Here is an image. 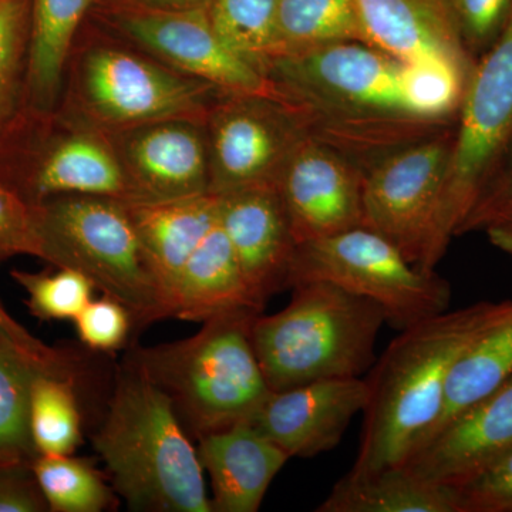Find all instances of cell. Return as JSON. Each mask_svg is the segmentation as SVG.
<instances>
[{
	"label": "cell",
	"mask_w": 512,
	"mask_h": 512,
	"mask_svg": "<svg viewBox=\"0 0 512 512\" xmlns=\"http://www.w3.org/2000/svg\"><path fill=\"white\" fill-rule=\"evenodd\" d=\"M451 6L468 55H484L507 25L512 0H451Z\"/></svg>",
	"instance_id": "cell-34"
},
{
	"label": "cell",
	"mask_w": 512,
	"mask_h": 512,
	"mask_svg": "<svg viewBox=\"0 0 512 512\" xmlns=\"http://www.w3.org/2000/svg\"><path fill=\"white\" fill-rule=\"evenodd\" d=\"M510 302L474 303L400 330L367 379L370 399L350 474L365 476L406 463L439 420L454 360Z\"/></svg>",
	"instance_id": "cell-2"
},
{
	"label": "cell",
	"mask_w": 512,
	"mask_h": 512,
	"mask_svg": "<svg viewBox=\"0 0 512 512\" xmlns=\"http://www.w3.org/2000/svg\"><path fill=\"white\" fill-rule=\"evenodd\" d=\"M360 42L403 63L444 60L473 70L451 0H356Z\"/></svg>",
	"instance_id": "cell-18"
},
{
	"label": "cell",
	"mask_w": 512,
	"mask_h": 512,
	"mask_svg": "<svg viewBox=\"0 0 512 512\" xmlns=\"http://www.w3.org/2000/svg\"><path fill=\"white\" fill-rule=\"evenodd\" d=\"M29 429L39 456H70L82 440L73 379L37 373L30 390Z\"/></svg>",
	"instance_id": "cell-27"
},
{
	"label": "cell",
	"mask_w": 512,
	"mask_h": 512,
	"mask_svg": "<svg viewBox=\"0 0 512 512\" xmlns=\"http://www.w3.org/2000/svg\"><path fill=\"white\" fill-rule=\"evenodd\" d=\"M33 476L49 510L100 512L113 503L110 488L87 461L70 456H39Z\"/></svg>",
	"instance_id": "cell-30"
},
{
	"label": "cell",
	"mask_w": 512,
	"mask_h": 512,
	"mask_svg": "<svg viewBox=\"0 0 512 512\" xmlns=\"http://www.w3.org/2000/svg\"><path fill=\"white\" fill-rule=\"evenodd\" d=\"M13 279L28 292L30 311L43 320L74 319L92 301L96 286L72 268H59L55 274L12 272Z\"/></svg>",
	"instance_id": "cell-32"
},
{
	"label": "cell",
	"mask_w": 512,
	"mask_h": 512,
	"mask_svg": "<svg viewBox=\"0 0 512 512\" xmlns=\"http://www.w3.org/2000/svg\"><path fill=\"white\" fill-rule=\"evenodd\" d=\"M94 447L131 510L212 512L198 451L173 402L124 365Z\"/></svg>",
	"instance_id": "cell-3"
},
{
	"label": "cell",
	"mask_w": 512,
	"mask_h": 512,
	"mask_svg": "<svg viewBox=\"0 0 512 512\" xmlns=\"http://www.w3.org/2000/svg\"><path fill=\"white\" fill-rule=\"evenodd\" d=\"M362 185L363 171L345 154L306 138L276 185L295 244L362 227Z\"/></svg>",
	"instance_id": "cell-13"
},
{
	"label": "cell",
	"mask_w": 512,
	"mask_h": 512,
	"mask_svg": "<svg viewBox=\"0 0 512 512\" xmlns=\"http://www.w3.org/2000/svg\"><path fill=\"white\" fill-rule=\"evenodd\" d=\"M0 340L39 372L74 379L72 357L40 342L0 306Z\"/></svg>",
	"instance_id": "cell-37"
},
{
	"label": "cell",
	"mask_w": 512,
	"mask_h": 512,
	"mask_svg": "<svg viewBox=\"0 0 512 512\" xmlns=\"http://www.w3.org/2000/svg\"><path fill=\"white\" fill-rule=\"evenodd\" d=\"M343 42H360L356 0H278L274 59Z\"/></svg>",
	"instance_id": "cell-26"
},
{
	"label": "cell",
	"mask_w": 512,
	"mask_h": 512,
	"mask_svg": "<svg viewBox=\"0 0 512 512\" xmlns=\"http://www.w3.org/2000/svg\"><path fill=\"white\" fill-rule=\"evenodd\" d=\"M369 399L367 379L316 380L271 392L249 423L289 458H312L339 446Z\"/></svg>",
	"instance_id": "cell-14"
},
{
	"label": "cell",
	"mask_w": 512,
	"mask_h": 512,
	"mask_svg": "<svg viewBox=\"0 0 512 512\" xmlns=\"http://www.w3.org/2000/svg\"><path fill=\"white\" fill-rule=\"evenodd\" d=\"M214 93L224 92L119 47H93L80 64V101L100 126L127 130L165 120L204 124Z\"/></svg>",
	"instance_id": "cell-9"
},
{
	"label": "cell",
	"mask_w": 512,
	"mask_h": 512,
	"mask_svg": "<svg viewBox=\"0 0 512 512\" xmlns=\"http://www.w3.org/2000/svg\"><path fill=\"white\" fill-rule=\"evenodd\" d=\"M218 221L252 299L264 311L268 299L286 289L296 248L278 188L255 187L220 195Z\"/></svg>",
	"instance_id": "cell-16"
},
{
	"label": "cell",
	"mask_w": 512,
	"mask_h": 512,
	"mask_svg": "<svg viewBox=\"0 0 512 512\" xmlns=\"http://www.w3.org/2000/svg\"><path fill=\"white\" fill-rule=\"evenodd\" d=\"M136 6L156 10L208 9L211 0H136Z\"/></svg>",
	"instance_id": "cell-41"
},
{
	"label": "cell",
	"mask_w": 512,
	"mask_h": 512,
	"mask_svg": "<svg viewBox=\"0 0 512 512\" xmlns=\"http://www.w3.org/2000/svg\"><path fill=\"white\" fill-rule=\"evenodd\" d=\"M457 493L461 512H512V450Z\"/></svg>",
	"instance_id": "cell-36"
},
{
	"label": "cell",
	"mask_w": 512,
	"mask_h": 512,
	"mask_svg": "<svg viewBox=\"0 0 512 512\" xmlns=\"http://www.w3.org/2000/svg\"><path fill=\"white\" fill-rule=\"evenodd\" d=\"M318 512H461L457 488L429 483L402 466L377 473L346 474Z\"/></svg>",
	"instance_id": "cell-23"
},
{
	"label": "cell",
	"mask_w": 512,
	"mask_h": 512,
	"mask_svg": "<svg viewBox=\"0 0 512 512\" xmlns=\"http://www.w3.org/2000/svg\"><path fill=\"white\" fill-rule=\"evenodd\" d=\"M289 305L259 313L252 345L272 392L326 379L360 377L376 363L386 322L379 303L325 281L292 288Z\"/></svg>",
	"instance_id": "cell-5"
},
{
	"label": "cell",
	"mask_w": 512,
	"mask_h": 512,
	"mask_svg": "<svg viewBox=\"0 0 512 512\" xmlns=\"http://www.w3.org/2000/svg\"><path fill=\"white\" fill-rule=\"evenodd\" d=\"M138 241L167 302L194 249L218 221V197L211 192L165 200L123 201Z\"/></svg>",
	"instance_id": "cell-20"
},
{
	"label": "cell",
	"mask_w": 512,
	"mask_h": 512,
	"mask_svg": "<svg viewBox=\"0 0 512 512\" xmlns=\"http://www.w3.org/2000/svg\"><path fill=\"white\" fill-rule=\"evenodd\" d=\"M29 33V0H0V137L25 92Z\"/></svg>",
	"instance_id": "cell-31"
},
{
	"label": "cell",
	"mask_w": 512,
	"mask_h": 512,
	"mask_svg": "<svg viewBox=\"0 0 512 512\" xmlns=\"http://www.w3.org/2000/svg\"><path fill=\"white\" fill-rule=\"evenodd\" d=\"M84 345L97 350H114L124 345L130 330V313L109 296L90 301L73 319Z\"/></svg>",
	"instance_id": "cell-35"
},
{
	"label": "cell",
	"mask_w": 512,
	"mask_h": 512,
	"mask_svg": "<svg viewBox=\"0 0 512 512\" xmlns=\"http://www.w3.org/2000/svg\"><path fill=\"white\" fill-rule=\"evenodd\" d=\"M39 372L0 340V460L33 464L30 390Z\"/></svg>",
	"instance_id": "cell-29"
},
{
	"label": "cell",
	"mask_w": 512,
	"mask_h": 512,
	"mask_svg": "<svg viewBox=\"0 0 512 512\" xmlns=\"http://www.w3.org/2000/svg\"><path fill=\"white\" fill-rule=\"evenodd\" d=\"M265 74L302 114L311 137L340 153L433 136L439 126L414 113L404 63L363 42L279 57Z\"/></svg>",
	"instance_id": "cell-1"
},
{
	"label": "cell",
	"mask_w": 512,
	"mask_h": 512,
	"mask_svg": "<svg viewBox=\"0 0 512 512\" xmlns=\"http://www.w3.org/2000/svg\"><path fill=\"white\" fill-rule=\"evenodd\" d=\"M259 313H224L204 322L191 338L138 346L126 365L170 397L197 437L251 421L272 392L252 345V325Z\"/></svg>",
	"instance_id": "cell-4"
},
{
	"label": "cell",
	"mask_w": 512,
	"mask_h": 512,
	"mask_svg": "<svg viewBox=\"0 0 512 512\" xmlns=\"http://www.w3.org/2000/svg\"><path fill=\"white\" fill-rule=\"evenodd\" d=\"M315 281L379 303L386 322L399 330L446 312L451 299L446 279L412 264L392 242L365 227L296 245L286 289Z\"/></svg>",
	"instance_id": "cell-8"
},
{
	"label": "cell",
	"mask_w": 512,
	"mask_h": 512,
	"mask_svg": "<svg viewBox=\"0 0 512 512\" xmlns=\"http://www.w3.org/2000/svg\"><path fill=\"white\" fill-rule=\"evenodd\" d=\"M512 450V379L447 421L402 467L429 483L458 488Z\"/></svg>",
	"instance_id": "cell-15"
},
{
	"label": "cell",
	"mask_w": 512,
	"mask_h": 512,
	"mask_svg": "<svg viewBox=\"0 0 512 512\" xmlns=\"http://www.w3.org/2000/svg\"><path fill=\"white\" fill-rule=\"evenodd\" d=\"M26 201L42 204L60 195L136 200L133 185L113 143L96 131H72L57 138L29 178Z\"/></svg>",
	"instance_id": "cell-21"
},
{
	"label": "cell",
	"mask_w": 512,
	"mask_h": 512,
	"mask_svg": "<svg viewBox=\"0 0 512 512\" xmlns=\"http://www.w3.org/2000/svg\"><path fill=\"white\" fill-rule=\"evenodd\" d=\"M32 464L0 460V512H37L46 501L35 476L30 478Z\"/></svg>",
	"instance_id": "cell-38"
},
{
	"label": "cell",
	"mask_w": 512,
	"mask_h": 512,
	"mask_svg": "<svg viewBox=\"0 0 512 512\" xmlns=\"http://www.w3.org/2000/svg\"><path fill=\"white\" fill-rule=\"evenodd\" d=\"M202 124L165 120L127 128L116 148L136 200L210 192V154Z\"/></svg>",
	"instance_id": "cell-17"
},
{
	"label": "cell",
	"mask_w": 512,
	"mask_h": 512,
	"mask_svg": "<svg viewBox=\"0 0 512 512\" xmlns=\"http://www.w3.org/2000/svg\"><path fill=\"white\" fill-rule=\"evenodd\" d=\"M481 227L485 228L495 247L512 254V207L495 212Z\"/></svg>",
	"instance_id": "cell-40"
},
{
	"label": "cell",
	"mask_w": 512,
	"mask_h": 512,
	"mask_svg": "<svg viewBox=\"0 0 512 512\" xmlns=\"http://www.w3.org/2000/svg\"><path fill=\"white\" fill-rule=\"evenodd\" d=\"M15 255L43 256L35 205L0 181V262Z\"/></svg>",
	"instance_id": "cell-33"
},
{
	"label": "cell",
	"mask_w": 512,
	"mask_h": 512,
	"mask_svg": "<svg viewBox=\"0 0 512 512\" xmlns=\"http://www.w3.org/2000/svg\"><path fill=\"white\" fill-rule=\"evenodd\" d=\"M511 379L512 301L454 360L444 389L443 409L426 440L447 421L490 396Z\"/></svg>",
	"instance_id": "cell-25"
},
{
	"label": "cell",
	"mask_w": 512,
	"mask_h": 512,
	"mask_svg": "<svg viewBox=\"0 0 512 512\" xmlns=\"http://www.w3.org/2000/svg\"><path fill=\"white\" fill-rule=\"evenodd\" d=\"M42 259L82 272L137 325L170 318L123 201L60 195L35 205Z\"/></svg>",
	"instance_id": "cell-6"
},
{
	"label": "cell",
	"mask_w": 512,
	"mask_h": 512,
	"mask_svg": "<svg viewBox=\"0 0 512 512\" xmlns=\"http://www.w3.org/2000/svg\"><path fill=\"white\" fill-rule=\"evenodd\" d=\"M94 0H33L25 93L37 113L55 109L74 36Z\"/></svg>",
	"instance_id": "cell-24"
},
{
	"label": "cell",
	"mask_w": 512,
	"mask_h": 512,
	"mask_svg": "<svg viewBox=\"0 0 512 512\" xmlns=\"http://www.w3.org/2000/svg\"><path fill=\"white\" fill-rule=\"evenodd\" d=\"M210 192L225 195L276 187L308 124L291 104L264 96L227 94L208 114Z\"/></svg>",
	"instance_id": "cell-11"
},
{
	"label": "cell",
	"mask_w": 512,
	"mask_h": 512,
	"mask_svg": "<svg viewBox=\"0 0 512 512\" xmlns=\"http://www.w3.org/2000/svg\"><path fill=\"white\" fill-rule=\"evenodd\" d=\"M207 12L221 42L265 73L276 52L278 0H211Z\"/></svg>",
	"instance_id": "cell-28"
},
{
	"label": "cell",
	"mask_w": 512,
	"mask_h": 512,
	"mask_svg": "<svg viewBox=\"0 0 512 512\" xmlns=\"http://www.w3.org/2000/svg\"><path fill=\"white\" fill-rule=\"evenodd\" d=\"M451 148L450 134L436 133L386 154L363 173L362 227L419 268L436 227Z\"/></svg>",
	"instance_id": "cell-10"
},
{
	"label": "cell",
	"mask_w": 512,
	"mask_h": 512,
	"mask_svg": "<svg viewBox=\"0 0 512 512\" xmlns=\"http://www.w3.org/2000/svg\"><path fill=\"white\" fill-rule=\"evenodd\" d=\"M508 207H512V168L511 173L504 181L484 192L483 197L480 198L476 208L461 229V234L470 229L480 228L488 217Z\"/></svg>",
	"instance_id": "cell-39"
},
{
	"label": "cell",
	"mask_w": 512,
	"mask_h": 512,
	"mask_svg": "<svg viewBox=\"0 0 512 512\" xmlns=\"http://www.w3.org/2000/svg\"><path fill=\"white\" fill-rule=\"evenodd\" d=\"M198 457L212 483L217 512H255L291 458L249 421L198 437Z\"/></svg>",
	"instance_id": "cell-19"
},
{
	"label": "cell",
	"mask_w": 512,
	"mask_h": 512,
	"mask_svg": "<svg viewBox=\"0 0 512 512\" xmlns=\"http://www.w3.org/2000/svg\"><path fill=\"white\" fill-rule=\"evenodd\" d=\"M512 138V10L483 60L474 64L460 106L436 227L420 268L434 272L491 183Z\"/></svg>",
	"instance_id": "cell-7"
},
{
	"label": "cell",
	"mask_w": 512,
	"mask_h": 512,
	"mask_svg": "<svg viewBox=\"0 0 512 512\" xmlns=\"http://www.w3.org/2000/svg\"><path fill=\"white\" fill-rule=\"evenodd\" d=\"M241 309L262 312L252 299L231 242L217 221L178 276L171 316L204 323Z\"/></svg>",
	"instance_id": "cell-22"
},
{
	"label": "cell",
	"mask_w": 512,
	"mask_h": 512,
	"mask_svg": "<svg viewBox=\"0 0 512 512\" xmlns=\"http://www.w3.org/2000/svg\"><path fill=\"white\" fill-rule=\"evenodd\" d=\"M117 28L178 72L227 94L284 101L276 84L254 64L235 55L212 29L207 9L156 10L136 6L117 16Z\"/></svg>",
	"instance_id": "cell-12"
}]
</instances>
